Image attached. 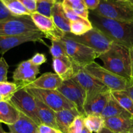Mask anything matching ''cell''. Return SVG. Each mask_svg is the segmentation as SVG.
Here are the masks:
<instances>
[{
    "label": "cell",
    "instance_id": "obj_11",
    "mask_svg": "<svg viewBox=\"0 0 133 133\" xmlns=\"http://www.w3.org/2000/svg\"><path fill=\"white\" fill-rule=\"evenodd\" d=\"M57 90L74 104L76 109L81 115L86 117L84 111L86 92L78 83L72 79L63 81Z\"/></svg>",
    "mask_w": 133,
    "mask_h": 133
},
{
    "label": "cell",
    "instance_id": "obj_44",
    "mask_svg": "<svg viewBox=\"0 0 133 133\" xmlns=\"http://www.w3.org/2000/svg\"><path fill=\"white\" fill-rule=\"evenodd\" d=\"M81 133H92V132H91V131H90L88 129H87V127L84 125V127H83V129H82V132Z\"/></svg>",
    "mask_w": 133,
    "mask_h": 133
},
{
    "label": "cell",
    "instance_id": "obj_49",
    "mask_svg": "<svg viewBox=\"0 0 133 133\" xmlns=\"http://www.w3.org/2000/svg\"><path fill=\"white\" fill-rule=\"evenodd\" d=\"M118 1H127L128 0H118Z\"/></svg>",
    "mask_w": 133,
    "mask_h": 133
},
{
    "label": "cell",
    "instance_id": "obj_36",
    "mask_svg": "<svg viewBox=\"0 0 133 133\" xmlns=\"http://www.w3.org/2000/svg\"><path fill=\"white\" fill-rule=\"evenodd\" d=\"M30 62L33 64L35 65V66H40L46 62L47 59L46 56L44 55L43 53H37L36 54L34 55L32 57L29 59Z\"/></svg>",
    "mask_w": 133,
    "mask_h": 133
},
{
    "label": "cell",
    "instance_id": "obj_47",
    "mask_svg": "<svg viewBox=\"0 0 133 133\" xmlns=\"http://www.w3.org/2000/svg\"><path fill=\"white\" fill-rule=\"evenodd\" d=\"M4 101V99H3V98L2 97V96H0V101Z\"/></svg>",
    "mask_w": 133,
    "mask_h": 133
},
{
    "label": "cell",
    "instance_id": "obj_45",
    "mask_svg": "<svg viewBox=\"0 0 133 133\" xmlns=\"http://www.w3.org/2000/svg\"><path fill=\"white\" fill-rule=\"evenodd\" d=\"M1 123H0V133H4L5 132V131H4V130L3 129V127L2 126H1Z\"/></svg>",
    "mask_w": 133,
    "mask_h": 133
},
{
    "label": "cell",
    "instance_id": "obj_14",
    "mask_svg": "<svg viewBox=\"0 0 133 133\" xmlns=\"http://www.w3.org/2000/svg\"><path fill=\"white\" fill-rule=\"evenodd\" d=\"M39 66L33 64L29 60L22 61L13 72V79L20 87L32 83L39 74Z\"/></svg>",
    "mask_w": 133,
    "mask_h": 133
},
{
    "label": "cell",
    "instance_id": "obj_7",
    "mask_svg": "<svg viewBox=\"0 0 133 133\" xmlns=\"http://www.w3.org/2000/svg\"><path fill=\"white\" fill-rule=\"evenodd\" d=\"M74 66V74L71 79L78 83L86 92V102L87 103L93 97L102 92L110 91L98 79L90 75L82 67ZM85 106V105H84Z\"/></svg>",
    "mask_w": 133,
    "mask_h": 133
},
{
    "label": "cell",
    "instance_id": "obj_8",
    "mask_svg": "<svg viewBox=\"0 0 133 133\" xmlns=\"http://www.w3.org/2000/svg\"><path fill=\"white\" fill-rule=\"evenodd\" d=\"M27 92L50 108L55 112L76 108L73 103L65 98L57 90H43L38 88H26Z\"/></svg>",
    "mask_w": 133,
    "mask_h": 133
},
{
    "label": "cell",
    "instance_id": "obj_10",
    "mask_svg": "<svg viewBox=\"0 0 133 133\" xmlns=\"http://www.w3.org/2000/svg\"><path fill=\"white\" fill-rule=\"evenodd\" d=\"M17 110L22 114L32 119L38 126L40 122L38 118L37 107L35 97L31 96L23 87H18V90L9 100Z\"/></svg>",
    "mask_w": 133,
    "mask_h": 133
},
{
    "label": "cell",
    "instance_id": "obj_3",
    "mask_svg": "<svg viewBox=\"0 0 133 133\" xmlns=\"http://www.w3.org/2000/svg\"><path fill=\"white\" fill-rule=\"evenodd\" d=\"M90 11L113 20L133 22V5L129 1L100 0L97 8Z\"/></svg>",
    "mask_w": 133,
    "mask_h": 133
},
{
    "label": "cell",
    "instance_id": "obj_37",
    "mask_svg": "<svg viewBox=\"0 0 133 133\" xmlns=\"http://www.w3.org/2000/svg\"><path fill=\"white\" fill-rule=\"evenodd\" d=\"M31 14L35 12L37 10L36 0H18Z\"/></svg>",
    "mask_w": 133,
    "mask_h": 133
},
{
    "label": "cell",
    "instance_id": "obj_35",
    "mask_svg": "<svg viewBox=\"0 0 133 133\" xmlns=\"http://www.w3.org/2000/svg\"><path fill=\"white\" fill-rule=\"evenodd\" d=\"M9 64L3 57L0 58V83L7 81Z\"/></svg>",
    "mask_w": 133,
    "mask_h": 133
},
{
    "label": "cell",
    "instance_id": "obj_50",
    "mask_svg": "<svg viewBox=\"0 0 133 133\" xmlns=\"http://www.w3.org/2000/svg\"><path fill=\"white\" fill-rule=\"evenodd\" d=\"M126 133H133V130H132V131H130V132H126Z\"/></svg>",
    "mask_w": 133,
    "mask_h": 133
},
{
    "label": "cell",
    "instance_id": "obj_31",
    "mask_svg": "<svg viewBox=\"0 0 133 133\" xmlns=\"http://www.w3.org/2000/svg\"><path fill=\"white\" fill-rule=\"evenodd\" d=\"M56 2L52 0H39L37 1V12L46 16L52 18V10Z\"/></svg>",
    "mask_w": 133,
    "mask_h": 133
},
{
    "label": "cell",
    "instance_id": "obj_28",
    "mask_svg": "<svg viewBox=\"0 0 133 133\" xmlns=\"http://www.w3.org/2000/svg\"><path fill=\"white\" fill-rule=\"evenodd\" d=\"M0 1L14 16L31 15V13L18 0H0Z\"/></svg>",
    "mask_w": 133,
    "mask_h": 133
},
{
    "label": "cell",
    "instance_id": "obj_26",
    "mask_svg": "<svg viewBox=\"0 0 133 133\" xmlns=\"http://www.w3.org/2000/svg\"><path fill=\"white\" fill-rule=\"evenodd\" d=\"M62 4L66 5L72 9L76 14L84 19H89L88 10L83 0H62Z\"/></svg>",
    "mask_w": 133,
    "mask_h": 133
},
{
    "label": "cell",
    "instance_id": "obj_38",
    "mask_svg": "<svg viewBox=\"0 0 133 133\" xmlns=\"http://www.w3.org/2000/svg\"><path fill=\"white\" fill-rule=\"evenodd\" d=\"M38 133H63L57 129L46 125L40 124L38 126Z\"/></svg>",
    "mask_w": 133,
    "mask_h": 133
},
{
    "label": "cell",
    "instance_id": "obj_46",
    "mask_svg": "<svg viewBox=\"0 0 133 133\" xmlns=\"http://www.w3.org/2000/svg\"><path fill=\"white\" fill-rule=\"evenodd\" d=\"M53 1H54V2L57 3V2H62V0H52Z\"/></svg>",
    "mask_w": 133,
    "mask_h": 133
},
{
    "label": "cell",
    "instance_id": "obj_1",
    "mask_svg": "<svg viewBox=\"0 0 133 133\" xmlns=\"http://www.w3.org/2000/svg\"><path fill=\"white\" fill-rule=\"evenodd\" d=\"M89 20L114 42L130 48L133 47V22H120L100 16L90 11Z\"/></svg>",
    "mask_w": 133,
    "mask_h": 133
},
{
    "label": "cell",
    "instance_id": "obj_4",
    "mask_svg": "<svg viewBox=\"0 0 133 133\" xmlns=\"http://www.w3.org/2000/svg\"><path fill=\"white\" fill-rule=\"evenodd\" d=\"M60 40L63 44L70 61L75 66L84 68L95 62V58H99V55L95 50L72 39L65 36Z\"/></svg>",
    "mask_w": 133,
    "mask_h": 133
},
{
    "label": "cell",
    "instance_id": "obj_42",
    "mask_svg": "<svg viewBox=\"0 0 133 133\" xmlns=\"http://www.w3.org/2000/svg\"><path fill=\"white\" fill-rule=\"evenodd\" d=\"M130 55V61H131V75H132V80L133 82V47L129 48Z\"/></svg>",
    "mask_w": 133,
    "mask_h": 133
},
{
    "label": "cell",
    "instance_id": "obj_39",
    "mask_svg": "<svg viewBox=\"0 0 133 133\" xmlns=\"http://www.w3.org/2000/svg\"><path fill=\"white\" fill-rule=\"evenodd\" d=\"M14 16H13L9 12V10L5 7L3 3L0 1V20L7 19V18H10Z\"/></svg>",
    "mask_w": 133,
    "mask_h": 133
},
{
    "label": "cell",
    "instance_id": "obj_2",
    "mask_svg": "<svg viewBox=\"0 0 133 133\" xmlns=\"http://www.w3.org/2000/svg\"><path fill=\"white\" fill-rule=\"evenodd\" d=\"M99 58L104 63L103 67L108 71L125 78L132 83L131 61L129 48L113 42L110 48L100 55Z\"/></svg>",
    "mask_w": 133,
    "mask_h": 133
},
{
    "label": "cell",
    "instance_id": "obj_24",
    "mask_svg": "<svg viewBox=\"0 0 133 133\" xmlns=\"http://www.w3.org/2000/svg\"><path fill=\"white\" fill-rule=\"evenodd\" d=\"M52 18L55 25L65 33L70 32V20L65 16L62 3L57 2L54 4L52 10Z\"/></svg>",
    "mask_w": 133,
    "mask_h": 133
},
{
    "label": "cell",
    "instance_id": "obj_22",
    "mask_svg": "<svg viewBox=\"0 0 133 133\" xmlns=\"http://www.w3.org/2000/svg\"><path fill=\"white\" fill-rule=\"evenodd\" d=\"M35 99L37 107L38 118L40 124L46 125L53 128L57 129L56 119V112L39 99L37 98Z\"/></svg>",
    "mask_w": 133,
    "mask_h": 133
},
{
    "label": "cell",
    "instance_id": "obj_16",
    "mask_svg": "<svg viewBox=\"0 0 133 133\" xmlns=\"http://www.w3.org/2000/svg\"><path fill=\"white\" fill-rule=\"evenodd\" d=\"M104 127L114 133H126L133 130V117H113L104 119Z\"/></svg>",
    "mask_w": 133,
    "mask_h": 133
},
{
    "label": "cell",
    "instance_id": "obj_48",
    "mask_svg": "<svg viewBox=\"0 0 133 133\" xmlns=\"http://www.w3.org/2000/svg\"><path fill=\"white\" fill-rule=\"evenodd\" d=\"M128 1H129V2H130V3H131V4H132V5H133V0H128Z\"/></svg>",
    "mask_w": 133,
    "mask_h": 133
},
{
    "label": "cell",
    "instance_id": "obj_19",
    "mask_svg": "<svg viewBox=\"0 0 133 133\" xmlns=\"http://www.w3.org/2000/svg\"><path fill=\"white\" fill-rule=\"evenodd\" d=\"M100 115L104 119L113 118V117H126V118L133 117V115H132L127 110L124 109L117 103L112 94L110 96L106 105Z\"/></svg>",
    "mask_w": 133,
    "mask_h": 133
},
{
    "label": "cell",
    "instance_id": "obj_52",
    "mask_svg": "<svg viewBox=\"0 0 133 133\" xmlns=\"http://www.w3.org/2000/svg\"><path fill=\"white\" fill-rule=\"evenodd\" d=\"M36 1H39V0H36Z\"/></svg>",
    "mask_w": 133,
    "mask_h": 133
},
{
    "label": "cell",
    "instance_id": "obj_40",
    "mask_svg": "<svg viewBox=\"0 0 133 133\" xmlns=\"http://www.w3.org/2000/svg\"><path fill=\"white\" fill-rule=\"evenodd\" d=\"M89 10H94L99 6L100 0H83Z\"/></svg>",
    "mask_w": 133,
    "mask_h": 133
},
{
    "label": "cell",
    "instance_id": "obj_43",
    "mask_svg": "<svg viewBox=\"0 0 133 133\" xmlns=\"http://www.w3.org/2000/svg\"><path fill=\"white\" fill-rule=\"evenodd\" d=\"M97 133H114V132L111 131L110 130L106 128V127H104L103 128H102Z\"/></svg>",
    "mask_w": 133,
    "mask_h": 133
},
{
    "label": "cell",
    "instance_id": "obj_18",
    "mask_svg": "<svg viewBox=\"0 0 133 133\" xmlns=\"http://www.w3.org/2000/svg\"><path fill=\"white\" fill-rule=\"evenodd\" d=\"M81 115L76 108L65 109L56 112L57 129L63 133H67L69 127L78 116Z\"/></svg>",
    "mask_w": 133,
    "mask_h": 133
},
{
    "label": "cell",
    "instance_id": "obj_41",
    "mask_svg": "<svg viewBox=\"0 0 133 133\" xmlns=\"http://www.w3.org/2000/svg\"><path fill=\"white\" fill-rule=\"evenodd\" d=\"M126 90V92L129 93V96H130L132 100L133 101V82H132V83L129 84V86L127 87Z\"/></svg>",
    "mask_w": 133,
    "mask_h": 133
},
{
    "label": "cell",
    "instance_id": "obj_13",
    "mask_svg": "<svg viewBox=\"0 0 133 133\" xmlns=\"http://www.w3.org/2000/svg\"><path fill=\"white\" fill-rule=\"evenodd\" d=\"M33 22L46 38L52 40H60L65 36V32L55 25L52 18H48L39 13H32L30 15Z\"/></svg>",
    "mask_w": 133,
    "mask_h": 133
},
{
    "label": "cell",
    "instance_id": "obj_32",
    "mask_svg": "<svg viewBox=\"0 0 133 133\" xmlns=\"http://www.w3.org/2000/svg\"><path fill=\"white\" fill-rule=\"evenodd\" d=\"M92 28V25H87L83 22L78 21H70V32L76 36L83 35Z\"/></svg>",
    "mask_w": 133,
    "mask_h": 133
},
{
    "label": "cell",
    "instance_id": "obj_6",
    "mask_svg": "<svg viewBox=\"0 0 133 133\" xmlns=\"http://www.w3.org/2000/svg\"><path fill=\"white\" fill-rule=\"evenodd\" d=\"M65 36L91 48L99 55L108 51L114 42L105 34L94 27L88 32L80 36H76L70 32L65 33Z\"/></svg>",
    "mask_w": 133,
    "mask_h": 133
},
{
    "label": "cell",
    "instance_id": "obj_27",
    "mask_svg": "<svg viewBox=\"0 0 133 133\" xmlns=\"http://www.w3.org/2000/svg\"><path fill=\"white\" fill-rule=\"evenodd\" d=\"M84 125L91 132L97 133L104 127V119L101 115L98 114H88L84 117Z\"/></svg>",
    "mask_w": 133,
    "mask_h": 133
},
{
    "label": "cell",
    "instance_id": "obj_23",
    "mask_svg": "<svg viewBox=\"0 0 133 133\" xmlns=\"http://www.w3.org/2000/svg\"><path fill=\"white\" fill-rule=\"evenodd\" d=\"M52 67L59 77L63 81L71 79L74 74V66L71 61L53 58Z\"/></svg>",
    "mask_w": 133,
    "mask_h": 133
},
{
    "label": "cell",
    "instance_id": "obj_15",
    "mask_svg": "<svg viewBox=\"0 0 133 133\" xmlns=\"http://www.w3.org/2000/svg\"><path fill=\"white\" fill-rule=\"evenodd\" d=\"M62 82L63 81L57 74L48 72L40 75V77L37 78L32 83L21 87L25 88H32L43 90H57Z\"/></svg>",
    "mask_w": 133,
    "mask_h": 133
},
{
    "label": "cell",
    "instance_id": "obj_12",
    "mask_svg": "<svg viewBox=\"0 0 133 133\" xmlns=\"http://www.w3.org/2000/svg\"><path fill=\"white\" fill-rule=\"evenodd\" d=\"M46 38L45 35L40 31L29 32L14 36H0V54L4 55L10 49L26 42L43 43V38Z\"/></svg>",
    "mask_w": 133,
    "mask_h": 133
},
{
    "label": "cell",
    "instance_id": "obj_34",
    "mask_svg": "<svg viewBox=\"0 0 133 133\" xmlns=\"http://www.w3.org/2000/svg\"><path fill=\"white\" fill-rule=\"evenodd\" d=\"M62 5L65 16H66V17L69 19V20L78 21V22H83V23H86V24L87 25H91V22H90V21L89 20V19H84V18H82V17H80V16H78V14H76L70 8H69V6H67L66 5H63V4H62Z\"/></svg>",
    "mask_w": 133,
    "mask_h": 133
},
{
    "label": "cell",
    "instance_id": "obj_17",
    "mask_svg": "<svg viewBox=\"0 0 133 133\" xmlns=\"http://www.w3.org/2000/svg\"><path fill=\"white\" fill-rule=\"evenodd\" d=\"M110 94L111 91L100 93L85 104L84 111L86 116L88 114L100 115L106 105Z\"/></svg>",
    "mask_w": 133,
    "mask_h": 133
},
{
    "label": "cell",
    "instance_id": "obj_51",
    "mask_svg": "<svg viewBox=\"0 0 133 133\" xmlns=\"http://www.w3.org/2000/svg\"><path fill=\"white\" fill-rule=\"evenodd\" d=\"M4 133H12V132H5Z\"/></svg>",
    "mask_w": 133,
    "mask_h": 133
},
{
    "label": "cell",
    "instance_id": "obj_29",
    "mask_svg": "<svg viewBox=\"0 0 133 133\" xmlns=\"http://www.w3.org/2000/svg\"><path fill=\"white\" fill-rule=\"evenodd\" d=\"M50 53L53 58L70 61L65 46L61 40H52V45L50 48Z\"/></svg>",
    "mask_w": 133,
    "mask_h": 133
},
{
    "label": "cell",
    "instance_id": "obj_21",
    "mask_svg": "<svg viewBox=\"0 0 133 133\" xmlns=\"http://www.w3.org/2000/svg\"><path fill=\"white\" fill-rule=\"evenodd\" d=\"M12 133H38V125L32 120L20 113V117L15 123L8 125Z\"/></svg>",
    "mask_w": 133,
    "mask_h": 133
},
{
    "label": "cell",
    "instance_id": "obj_20",
    "mask_svg": "<svg viewBox=\"0 0 133 133\" xmlns=\"http://www.w3.org/2000/svg\"><path fill=\"white\" fill-rule=\"evenodd\" d=\"M20 114L16 108L9 101H0V123L7 125H13L19 118Z\"/></svg>",
    "mask_w": 133,
    "mask_h": 133
},
{
    "label": "cell",
    "instance_id": "obj_25",
    "mask_svg": "<svg viewBox=\"0 0 133 133\" xmlns=\"http://www.w3.org/2000/svg\"><path fill=\"white\" fill-rule=\"evenodd\" d=\"M111 94L124 109L133 115V101L126 90L111 91Z\"/></svg>",
    "mask_w": 133,
    "mask_h": 133
},
{
    "label": "cell",
    "instance_id": "obj_5",
    "mask_svg": "<svg viewBox=\"0 0 133 133\" xmlns=\"http://www.w3.org/2000/svg\"><path fill=\"white\" fill-rule=\"evenodd\" d=\"M83 68L90 75L109 88L110 91L126 90L131 83L125 78L108 71L95 62H91Z\"/></svg>",
    "mask_w": 133,
    "mask_h": 133
},
{
    "label": "cell",
    "instance_id": "obj_33",
    "mask_svg": "<svg viewBox=\"0 0 133 133\" xmlns=\"http://www.w3.org/2000/svg\"><path fill=\"white\" fill-rule=\"evenodd\" d=\"M84 116L79 115L74 119L69 127L67 133H81L84 127Z\"/></svg>",
    "mask_w": 133,
    "mask_h": 133
},
{
    "label": "cell",
    "instance_id": "obj_30",
    "mask_svg": "<svg viewBox=\"0 0 133 133\" xmlns=\"http://www.w3.org/2000/svg\"><path fill=\"white\" fill-rule=\"evenodd\" d=\"M18 87L19 85L15 83L7 81L0 83V96H2L4 101H9Z\"/></svg>",
    "mask_w": 133,
    "mask_h": 133
},
{
    "label": "cell",
    "instance_id": "obj_9",
    "mask_svg": "<svg viewBox=\"0 0 133 133\" xmlns=\"http://www.w3.org/2000/svg\"><path fill=\"white\" fill-rule=\"evenodd\" d=\"M39 31L30 16H14L0 20V36H14Z\"/></svg>",
    "mask_w": 133,
    "mask_h": 133
}]
</instances>
